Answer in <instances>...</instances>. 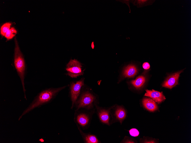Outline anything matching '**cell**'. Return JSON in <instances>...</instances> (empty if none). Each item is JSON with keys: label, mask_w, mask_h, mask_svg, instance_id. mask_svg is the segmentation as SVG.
<instances>
[{"label": "cell", "mask_w": 191, "mask_h": 143, "mask_svg": "<svg viewBox=\"0 0 191 143\" xmlns=\"http://www.w3.org/2000/svg\"><path fill=\"white\" fill-rule=\"evenodd\" d=\"M67 86H65L58 88H50L41 91L38 94L31 102L23 111L19 118V120L24 116L35 108L50 103L60 92L64 89Z\"/></svg>", "instance_id": "6da1fadb"}, {"label": "cell", "mask_w": 191, "mask_h": 143, "mask_svg": "<svg viewBox=\"0 0 191 143\" xmlns=\"http://www.w3.org/2000/svg\"><path fill=\"white\" fill-rule=\"evenodd\" d=\"M14 65L19 76L22 85L24 93V98L27 99L25 94L26 91L25 85V79L26 72V67L24 59L21 52L17 40L15 38Z\"/></svg>", "instance_id": "7a4b0ae2"}, {"label": "cell", "mask_w": 191, "mask_h": 143, "mask_svg": "<svg viewBox=\"0 0 191 143\" xmlns=\"http://www.w3.org/2000/svg\"><path fill=\"white\" fill-rule=\"evenodd\" d=\"M96 99L93 94L88 91L84 92L80 94L74 105L75 110L80 108L89 109L92 107Z\"/></svg>", "instance_id": "3957f363"}, {"label": "cell", "mask_w": 191, "mask_h": 143, "mask_svg": "<svg viewBox=\"0 0 191 143\" xmlns=\"http://www.w3.org/2000/svg\"><path fill=\"white\" fill-rule=\"evenodd\" d=\"M67 74L72 78H76L83 74L81 63L77 60L71 59L67 64Z\"/></svg>", "instance_id": "277c9868"}, {"label": "cell", "mask_w": 191, "mask_h": 143, "mask_svg": "<svg viewBox=\"0 0 191 143\" xmlns=\"http://www.w3.org/2000/svg\"><path fill=\"white\" fill-rule=\"evenodd\" d=\"M84 85V79L81 78L76 82H72L70 84V96L71 102V109L74 107L75 103L79 97Z\"/></svg>", "instance_id": "5b68a950"}, {"label": "cell", "mask_w": 191, "mask_h": 143, "mask_svg": "<svg viewBox=\"0 0 191 143\" xmlns=\"http://www.w3.org/2000/svg\"><path fill=\"white\" fill-rule=\"evenodd\" d=\"M89 120L88 115L83 112L81 109L75 110L74 120L77 126L84 129L89 124Z\"/></svg>", "instance_id": "8992f818"}, {"label": "cell", "mask_w": 191, "mask_h": 143, "mask_svg": "<svg viewBox=\"0 0 191 143\" xmlns=\"http://www.w3.org/2000/svg\"><path fill=\"white\" fill-rule=\"evenodd\" d=\"M182 71H179L169 76L164 82L162 86L171 89L176 86L178 84L180 74Z\"/></svg>", "instance_id": "52a82bcc"}, {"label": "cell", "mask_w": 191, "mask_h": 143, "mask_svg": "<svg viewBox=\"0 0 191 143\" xmlns=\"http://www.w3.org/2000/svg\"><path fill=\"white\" fill-rule=\"evenodd\" d=\"M146 92L144 94L145 96L150 97L158 104L161 103L166 99L162 92H160L153 89L152 90H146Z\"/></svg>", "instance_id": "ba28073f"}, {"label": "cell", "mask_w": 191, "mask_h": 143, "mask_svg": "<svg viewBox=\"0 0 191 143\" xmlns=\"http://www.w3.org/2000/svg\"><path fill=\"white\" fill-rule=\"evenodd\" d=\"M142 102L144 107L150 111L153 112L158 109L156 102L151 98H144L143 99Z\"/></svg>", "instance_id": "9c48e42d"}, {"label": "cell", "mask_w": 191, "mask_h": 143, "mask_svg": "<svg viewBox=\"0 0 191 143\" xmlns=\"http://www.w3.org/2000/svg\"><path fill=\"white\" fill-rule=\"evenodd\" d=\"M77 127L80 134L81 135L85 143H99V140L95 136L91 134L85 133L82 131L81 129L79 127L77 126Z\"/></svg>", "instance_id": "30bf717a"}, {"label": "cell", "mask_w": 191, "mask_h": 143, "mask_svg": "<svg viewBox=\"0 0 191 143\" xmlns=\"http://www.w3.org/2000/svg\"><path fill=\"white\" fill-rule=\"evenodd\" d=\"M98 115L100 121L103 123L109 125L110 115L109 111L104 109L99 110Z\"/></svg>", "instance_id": "8fae6325"}, {"label": "cell", "mask_w": 191, "mask_h": 143, "mask_svg": "<svg viewBox=\"0 0 191 143\" xmlns=\"http://www.w3.org/2000/svg\"><path fill=\"white\" fill-rule=\"evenodd\" d=\"M137 69L133 65H129L126 67L123 71V75L125 77H132L137 73Z\"/></svg>", "instance_id": "7c38bea8"}, {"label": "cell", "mask_w": 191, "mask_h": 143, "mask_svg": "<svg viewBox=\"0 0 191 143\" xmlns=\"http://www.w3.org/2000/svg\"><path fill=\"white\" fill-rule=\"evenodd\" d=\"M145 81V77L143 76H140L136 79L132 80L131 83L136 88L139 89L144 85Z\"/></svg>", "instance_id": "4fadbf2b"}, {"label": "cell", "mask_w": 191, "mask_h": 143, "mask_svg": "<svg viewBox=\"0 0 191 143\" xmlns=\"http://www.w3.org/2000/svg\"><path fill=\"white\" fill-rule=\"evenodd\" d=\"M115 115L117 119L120 122H121L125 118L126 116V113L124 108H119L116 110Z\"/></svg>", "instance_id": "5bb4252c"}, {"label": "cell", "mask_w": 191, "mask_h": 143, "mask_svg": "<svg viewBox=\"0 0 191 143\" xmlns=\"http://www.w3.org/2000/svg\"><path fill=\"white\" fill-rule=\"evenodd\" d=\"M17 31L15 28L12 27L6 32L5 35L7 40H9L14 37L17 33Z\"/></svg>", "instance_id": "9a60e30c"}, {"label": "cell", "mask_w": 191, "mask_h": 143, "mask_svg": "<svg viewBox=\"0 0 191 143\" xmlns=\"http://www.w3.org/2000/svg\"><path fill=\"white\" fill-rule=\"evenodd\" d=\"M11 25L10 23L7 22L2 25L0 29V32L2 36H5L6 32L10 29Z\"/></svg>", "instance_id": "2e32d148"}, {"label": "cell", "mask_w": 191, "mask_h": 143, "mask_svg": "<svg viewBox=\"0 0 191 143\" xmlns=\"http://www.w3.org/2000/svg\"><path fill=\"white\" fill-rule=\"evenodd\" d=\"M153 1H148V0H137L135 1V2L133 3L135 4V5L138 6L139 7H142L146 5H149L148 3L151 4L150 3H152L154 2Z\"/></svg>", "instance_id": "e0dca14e"}, {"label": "cell", "mask_w": 191, "mask_h": 143, "mask_svg": "<svg viewBox=\"0 0 191 143\" xmlns=\"http://www.w3.org/2000/svg\"><path fill=\"white\" fill-rule=\"evenodd\" d=\"M130 134L132 136L136 137L138 136L139 134V131L136 128H133L131 129L129 131Z\"/></svg>", "instance_id": "ac0fdd59"}, {"label": "cell", "mask_w": 191, "mask_h": 143, "mask_svg": "<svg viewBox=\"0 0 191 143\" xmlns=\"http://www.w3.org/2000/svg\"><path fill=\"white\" fill-rule=\"evenodd\" d=\"M142 67L145 70L149 69L150 67L149 63L147 62L144 63L142 65Z\"/></svg>", "instance_id": "d6986e66"}, {"label": "cell", "mask_w": 191, "mask_h": 143, "mask_svg": "<svg viewBox=\"0 0 191 143\" xmlns=\"http://www.w3.org/2000/svg\"><path fill=\"white\" fill-rule=\"evenodd\" d=\"M91 46V47H92V48L93 49L94 48V45H93V42L92 43Z\"/></svg>", "instance_id": "ffe728a7"}]
</instances>
